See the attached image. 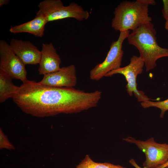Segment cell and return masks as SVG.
I'll list each match as a JSON object with an SVG mask.
<instances>
[{
  "label": "cell",
  "mask_w": 168,
  "mask_h": 168,
  "mask_svg": "<svg viewBox=\"0 0 168 168\" xmlns=\"http://www.w3.org/2000/svg\"><path fill=\"white\" fill-rule=\"evenodd\" d=\"M101 97L99 91L86 92L73 88L44 85L28 80L12 98L24 113L44 117L60 113H77L95 107Z\"/></svg>",
  "instance_id": "obj_1"
},
{
  "label": "cell",
  "mask_w": 168,
  "mask_h": 168,
  "mask_svg": "<svg viewBox=\"0 0 168 168\" xmlns=\"http://www.w3.org/2000/svg\"><path fill=\"white\" fill-rule=\"evenodd\" d=\"M156 34L154 25L150 22L133 30L127 38L128 43L138 50L147 72L156 67L158 59L168 57V49L162 48L158 44Z\"/></svg>",
  "instance_id": "obj_2"
},
{
  "label": "cell",
  "mask_w": 168,
  "mask_h": 168,
  "mask_svg": "<svg viewBox=\"0 0 168 168\" xmlns=\"http://www.w3.org/2000/svg\"><path fill=\"white\" fill-rule=\"evenodd\" d=\"M154 0L124 1L115 8L114 17L111 26L120 32L132 31L140 26L151 22L152 18L148 14V5H154Z\"/></svg>",
  "instance_id": "obj_3"
},
{
  "label": "cell",
  "mask_w": 168,
  "mask_h": 168,
  "mask_svg": "<svg viewBox=\"0 0 168 168\" xmlns=\"http://www.w3.org/2000/svg\"><path fill=\"white\" fill-rule=\"evenodd\" d=\"M38 7L48 22L69 18L81 21L87 20L90 16L88 11L73 2L64 6L60 0H44L40 3Z\"/></svg>",
  "instance_id": "obj_4"
},
{
  "label": "cell",
  "mask_w": 168,
  "mask_h": 168,
  "mask_svg": "<svg viewBox=\"0 0 168 168\" xmlns=\"http://www.w3.org/2000/svg\"><path fill=\"white\" fill-rule=\"evenodd\" d=\"M126 142L136 145L145 154L143 168H159L168 160V144L159 143L152 137L145 141L132 137L124 138Z\"/></svg>",
  "instance_id": "obj_5"
},
{
  "label": "cell",
  "mask_w": 168,
  "mask_h": 168,
  "mask_svg": "<svg viewBox=\"0 0 168 168\" xmlns=\"http://www.w3.org/2000/svg\"><path fill=\"white\" fill-rule=\"evenodd\" d=\"M130 30L120 32L118 40L113 41L107 55L102 63L97 64L90 71V77L93 80H99L110 72L121 67L124 51L122 44L127 38Z\"/></svg>",
  "instance_id": "obj_6"
},
{
  "label": "cell",
  "mask_w": 168,
  "mask_h": 168,
  "mask_svg": "<svg viewBox=\"0 0 168 168\" xmlns=\"http://www.w3.org/2000/svg\"><path fill=\"white\" fill-rule=\"evenodd\" d=\"M144 63L139 56H133L131 58L129 64L123 67L110 72L105 77H111L117 74L123 75L127 82L126 86L128 94L132 96L133 93L139 102H145L150 100L142 91L137 89V78L138 76L142 74Z\"/></svg>",
  "instance_id": "obj_7"
},
{
  "label": "cell",
  "mask_w": 168,
  "mask_h": 168,
  "mask_svg": "<svg viewBox=\"0 0 168 168\" xmlns=\"http://www.w3.org/2000/svg\"><path fill=\"white\" fill-rule=\"evenodd\" d=\"M25 65L15 54L9 44L3 40L0 41V69L12 79L24 82L27 79Z\"/></svg>",
  "instance_id": "obj_8"
},
{
  "label": "cell",
  "mask_w": 168,
  "mask_h": 168,
  "mask_svg": "<svg viewBox=\"0 0 168 168\" xmlns=\"http://www.w3.org/2000/svg\"><path fill=\"white\" fill-rule=\"evenodd\" d=\"M74 65L62 67L58 71L44 75L38 82L42 85L56 87L73 88L77 83Z\"/></svg>",
  "instance_id": "obj_9"
},
{
  "label": "cell",
  "mask_w": 168,
  "mask_h": 168,
  "mask_svg": "<svg viewBox=\"0 0 168 168\" xmlns=\"http://www.w3.org/2000/svg\"><path fill=\"white\" fill-rule=\"evenodd\" d=\"M9 44L13 51L25 65L39 64L41 51L30 41L13 38Z\"/></svg>",
  "instance_id": "obj_10"
},
{
  "label": "cell",
  "mask_w": 168,
  "mask_h": 168,
  "mask_svg": "<svg viewBox=\"0 0 168 168\" xmlns=\"http://www.w3.org/2000/svg\"><path fill=\"white\" fill-rule=\"evenodd\" d=\"M61 62L52 43L42 44L38 69L40 74L44 75L59 70Z\"/></svg>",
  "instance_id": "obj_11"
},
{
  "label": "cell",
  "mask_w": 168,
  "mask_h": 168,
  "mask_svg": "<svg viewBox=\"0 0 168 168\" xmlns=\"http://www.w3.org/2000/svg\"><path fill=\"white\" fill-rule=\"evenodd\" d=\"M47 23L45 16L39 10L34 19L22 24L11 26L9 31L15 34L27 33L41 37L44 35L45 26Z\"/></svg>",
  "instance_id": "obj_12"
},
{
  "label": "cell",
  "mask_w": 168,
  "mask_h": 168,
  "mask_svg": "<svg viewBox=\"0 0 168 168\" xmlns=\"http://www.w3.org/2000/svg\"><path fill=\"white\" fill-rule=\"evenodd\" d=\"M12 79L5 72L0 69V103L13 98L19 90V86L15 85Z\"/></svg>",
  "instance_id": "obj_13"
},
{
  "label": "cell",
  "mask_w": 168,
  "mask_h": 168,
  "mask_svg": "<svg viewBox=\"0 0 168 168\" xmlns=\"http://www.w3.org/2000/svg\"><path fill=\"white\" fill-rule=\"evenodd\" d=\"M76 168H126L119 165H115L109 162L98 163L93 161L89 155L77 166Z\"/></svg>",
  "instance_id": "obj_14"
},
{
  "label": "cell",
  "mask_w": 168,
  "mask_h": 168,
  "mask_svg": "<svg viewBox=\"0 0 168 168\" xmlns=\"http://www.w3.org/2000/svg\"><path fill=\"white\" fill-rule=\"evenodd\" d=\"M141 104L144 108L155 107L160 109L161 110L160 117L161 118L163 117L165 112L168 110V98L161 101H152L149 100L147 102H142Z\"/></svg>",
  "instance_id": "obj_15"
},
{
  "label": "cell",
  "mask_w": 168,
  "mask_h": 168,
  "mask_svg": "<svg viewBox=\"0 0 168 168\" xmlns=\"http://www.w3.org/2000/svg\"><path fill=\"white\" fill-rule=\"evenodd\" d=\"M0 148H5L9 150L15 149L14 146L8 141L7 137L3 133L2 130L0 129Z\"/></svg>",
  "instance_id": "obj_16"
},
{
  "label": "cell",
  "mask_w": 168,
  "mask_h": 168,
  "mask_svg": "<svg viewBox=\"0 0 168 168\" xmlns=\"http://www.w3.org/2000/svg\"><path fill=\"white\" fill-rule=\"evenodd\" d=\"M162 2L163 7L162 12L163 18L166 21L168 19V0H163Z\"/></svg>",
  "instance_id": "obj_17"
},
{
  "label": "cell",
  "mask_w": 168,
  "mask_h": 168,
  "mask_svg": "<svg viewBox=\"0 0 168 168\" xmlns=\"http://www.w3.org/2000/svg\"><path fill=\"white\" fill-rule=\"evenodd\" d=\"M129 163L135 168H142L139 166L136 162L134 159L133 158L129 160Z\"/></svg>",
  "instance_id": "obj_18"
},
{
  "label": "cell",
  "mask_w": 168,
  "mask_h": 168,
  "mask_svg": "<svg viewBox=\"0 0 168 168\" xmlns=\"http://www.w3.org/2000/svg\"><path fill=\"white\" fill-rule=\"evenodd\" d=\"M9 2V0H0V7H1L4 5H7Z\"/></svg>",
  "instance_id": "obj_19"
},
{
  "label": "cell",
  "mask_w": 168,
  "mask_h": 168,
  "mask_svg": "<svg viewBox=\"0 0 168 168\" xmlns=\"http://www.w3.org/2000/svg\"><path fill=\"white\" fill-rule=\"evenodd\" d=\"M168 166V161L163 165L159 168H166Z\"/></svg>",
  "instance_id": "obj_20"
},
{
  "label": "cell",
  "mask_w": 168,
  "mask_h": 168,
  "mask_svg": "<svg viewBox=\"0 0 168 168\" xmlns=\"http://www.w3.org/2000/svg\"><path fill=\"white\" fill-rule=\"evenodd\" d=\"M165 28L167 30H168V19L166 21L165 24Z\"/></svg>",
  "instance_id": "obj_21"
}]
</instances>
